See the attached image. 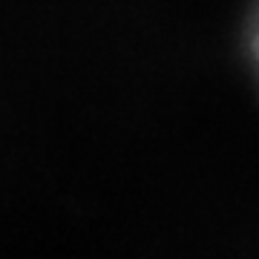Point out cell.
<instances>
[{
    "instance_id": "obj_1",
    "label": "cell",
    "mask_w": 259,
    "mask_h": 259,
    "mask_svg": "<svg viewBox=\"0 0 259 259\" xmlns=\"http://www.w3.org/2000/svg\"><path fill=\"white\" fill-rule=\"evenodd\" d=\"M248 49H250V61H253V69L259 75V6L250 18V29H248Z\"/></svg>"
}]
</instances>
